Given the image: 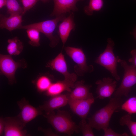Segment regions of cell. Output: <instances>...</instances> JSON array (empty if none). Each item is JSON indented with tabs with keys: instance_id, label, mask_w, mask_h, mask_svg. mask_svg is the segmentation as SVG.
Masks as SVG:
<instances>
[{
	"instance_id": "cell-24",
	"label": "cell",
	"mask_w": 136,
	"mask_h": 136,
	"mask_svg": "<svg viewBox=\"0 0 136 136\" xmlns=\"http://www.w3.org/2000/svg\"><path fill=\"white\" fill-rule=\"evenodd\" d=\"M120 108L130 115L136 113V96L130 97L123 103Z\"/></svg>"
},
{
	"instance_id": "cell-12",
	"label": "cell",
	"mask_w": 136,
	"mask_h": 136,
	"mask_svg": "<svg viewBox=\"0 0 136 136\" xmlns=\"http://www.w3.org/2000/svg\"><path fill=\"white\" fill-rule=\"evenodd\" d=\"M116 80L109 77H104L96 82L97 85L96 93L97 97L103 99L111 97L116 90Z\"/></svg>"
},
{
	"instance_id": "cell-22",
	"label": "cell",
	"mask_w": 136,
	"mask_h": 136,
	"mask_svg": "<svg viewBox=\"0 0 136 136\" xmlns=\"http://www.w3.org/2000/svg\"><path fill=\"white\" fill-rule=\"evenodd\" d=\"M104 5L103 0H90L88 5L84 8V11L87 15H92L94 11L100 10Z\"/></svg>"
},
{
	"instance_id": "cell-1",
	"label": "cell",
	"mask_w": 136,
	"mask_h": 136,
	"mask_svg": "<svg viewBox=\"0 0 136 136\" xmlns=\"http://www.w3.org/2000/svg\"><path fill=\"white\" fill-rule=\"evenodd\" d=\"M122 103L121 97L111 98L106 105L88 118V123L93 128L99 131L109 127L112 115L117 110L120 108Z\"/></svg>"
},
{
	"instance_id": "cell-30",
	"label": "cell",
	"mask_w": 136,
	"mask_h": 136,
	"mask_svg": "<svg viewBox=\"0 0 136 136\" xmlns=\"http://www.w3.org/2000/svg\"><path fill=\"white\" fill-rule=\"evenodd\" d=\"M4 118L1 117L0 118V136H2L4 135Z\"/></svg>"
},
{
	"instance_id": "cell-10",
	"label": "cell",
	"mask_w": 136,
	"mask_h": 136,
	"mask_svg": "<svg viewBox=\"0 0 136 136\" xmlns=\"http://www.w3.org/2000/svg\"><path fill=\"white\" fill-rule=\"evenodd\" d=\"M5 136H25L27 131L24 129L25 126L17 116L4 118Z\"/></svg>"
},
{
	"instance_id": "cell-13",
	"label": "cell",
	"mask_w": 136,
	"mask_h": 136,
	"mask_svg": "<svg viewBox=\"0 0 136 136\" xmlns=\"http://www.w3.org/2000/svg\"><path fill=\"white\" fill-rule=\"evenodd\" d=\"M69 99L68 94H61L51 97L39 107L46 112H51L66 105L68 103Z\"/></svg>"
},
{
	"instance_id": "cell-11",
	"label": "cell",
	"mask_w": 136,
	"mask_h": 136,
	"mask_svg": "<svg viewBox=\"0 0 136 136\" xmlns=\"http://www.w3.org/2000/svg\"><path fill=\"white\" fill-rule=\"evenodd\" d=\"M94 100L93 95L83 99H76L69 98L68 104L74 113L82 119H85Z\"/></svg>"
},
{
	"instance_id": "cell-20",
	"label": "cell",
	"mask_w": 136,
	"mask_h": 136,
	"mask_svg": "<svg viewBox=\"0 0 136 136\" xmlns=\"http://www.w3.org/2000/svg\"><path fill=\"white\" fill-rule=\"evenodd\" d=\"M52 83L51 79L48 76L43 75L37 79L35 85L38 91L42 93L46 92Z\"/></svg>"
},
{
	"instance_id": "cell-27",
	"label": "cell",
	"mask_w": 136,
	"mask_h": 136,
	"mask_svg": "<svg viewBox=\"0 0 136 136\" xmlns=\"http://www.w3.org/2000/svg\"><path fill=\"white\" fill-rule=\"evenodd\" d=\"M39 0H21L23 6L24 15L26 12L32 8Z\"/></svg>"
},
{
	"instance_id": "cell-16",
	"label": "cell",
	"mask_w": 136,
	"mask_h": 136,
	"mask_svg": "<svg viewBox=\"0 0 136 136\" xmlns=\"http://www.w3.org/2000/svg\"><path fill=\"white\" fill-rule=\"evenodd\" d=\"M91 86L84 84L83 80L76 82L74 89L68 94L69 98L76 99H83L88 98L92 95L90 92Z\"/></svg>"
},
{
	"instance_id": "cell-9",
	"label": "cell",
	"mask_w": 136,
	"mask_h": 136,
	"mask_svg": "<svg viewBox=\"0 0 136 136\" xmlns=\"http://www.w3.org/2000/svg\"><path fill=\"white\" fill-rule=\"evenodd\" d=\"M20 112L17 116L25 125L38 116L42 114V110L30 105L25 98L18 101Z\"/></svg>"
},
{
	"instance_id": "cell-5",
	"label": "cell",
	"mask_w": 136,
	"mask_h": 136,
	"mask_svg": "<svg viewBox=\"0 0 136 136\" xmlns=\"http://www.w3.org/2000/svg\"><path fill=\"white\" fill-rule=\"evenodd\" d=\"M65 18L64 14L57 16L55 18L25 25H22L19 29H27L33 28L44 34L50 41V46L54 47L57 44L59 39L53 36V33L58 23Z\"/></svg>"
},
{
	"instance_id": "cell-23",
	"label": "cell",
	"mask_w": 136,
	"mask_h": 136,
	"mask_svg": "<svg viewBox=\"0 0 136 136\" xmlns=\"http://www.w3.org/2000/svg\"><path fill=\"white\" fill-rule=\"evenodd\" d=\"M131 115L128 114L121 117L119 123L122 126H126L132 135L136 136V121L132 120Z\"/></svg>"
},
{
	"instance_id": "cell-21",
	"label": "cell",
	"mask_w": 136,
	"mask_h": 136,
	"mask_svg": "<svg viewBox=\"0 0 136 136\" xmlns=\"http://www.w3.org/2000/svg\"><path fill=\"white\" fill-rule=\"evenodd\" d=\"M6 6L7 8V13L10 15H23V9L17 0H6Z\"/></svg>"
},
{
	"instance_id": "cell-2",
	"label": "cell",
	"mask_w": 136,
	"mask_h": 136,
	"mask_svg": "<svg viewBox=\"0 0 136 136\" xmlns=\"http://www.w3.org/2000/svg\"><path fill=\"white\" fill-rule=\"evenodd\" d=\"M44 116L48 122L57 132L71 135L74 132H79V126L72 120L67 112L58 110L56 113L54 111L46 112Z\"/></svg>"
},
{
	"instance_id": "cell-14",
	"label": "cell",
	"mask_w": 136,
	"mask_h": 136,
	"mask_svg": "<svg viewBox=\"0 0 136 136\" xmlns=\"http://www.w3.org/2000/svg\"><path fill=\"white\" fill-rule=\"evenodd\" d=\"M54 7L53 10L51 14V16H56L57 17L71 11L77 10L76 4L78 1L82 0H53Z\"/></svg>"
},
{
	"instance_id": "cell-28",
	"label": "cell",
	"mask_w": 136,
	"mask_h": 136,
	"mask_svg": "<svg viewBox=\"0 0 136 136\" xmlns=\"http://www.w3.org/2000/svg\"><path fill=\"white\" fill-rule=\"evenodd\" d=\"M104 136H127L128 134L126 133L120 134L116 133L109 127L103 130Z\"/></svg>"
},
{
	"instance_id": "cell-8",
	"label": "cell",
	"mask_w": 136,
	"mask_h": 136,
	"mask_svg": "<svg viewBox=\"0 0 136 136\" xmlns=\"http://www.w3.org/2000/svg\"><path fill=\"white\" fill-rule=\"evenodd\" d=\"M46 67L61 73L64 76L65 80L73 83L76 82L77 79L76 75L68 72L66 62L62 52L60 53L54 59L48 62Z\"/></svg>"
},
{
	"instance_id": "cell-6",
	"label": "cell",
	"mask_w": 136,
	"mask_h": 136,
	"mask_svg": "<svg viewBox=\"0 0 136 136\" xmlns=\"http://www.w3.org/2000/svg\"><path fill=\"white\" fill-rule=\"evenodd\" d=\"M27 66L26 62L23 59L16 61L9 55L0 54L1 74L6 77L10 84H13L16 82L15 74L17 69L20 68H25Z\"/></svg>"
},
{
	"instance_id": "cell-19",
	"label": "cell",
	"mask_w": 136,
	"mask_h": 136,
	"mask_svg": "<svg viewBox=\"0 0 136 136\" xmlns=\"http://www.w3.org/2000/svg\"><path fill=\"white\" fill-rule=\"evenodd\" d=\"M7 42V50L9 55H18L22 52L23 48V43L17 37L9 39Z\"/></svg>"
},
{
	"instance_id": "cell-33",
	"label": "cell",
	"mask_w": 136,
	"mask_h": 136,
	"mask_svg": "<svg viewBox=\"0 0 136 136\" xmlns=\"http://www.w3.org/2000/svg\"><path fill=\"white\" fill-rule=\"evenodd\" d=\"M40 0L43 2H47L49 0Z\"/></svg>"
},
{
	"instance_id": "cell-17",
	"label": "cell",
	"mask_w": 136,
	"mask_h": 136,
	"mask_svg": "<svg viewBox=\"0 0 136 136\" xmlns=\"http://www.w3.org/2000/svg\"><path fill=\"white\" fill-rule=\"evenodd\" d=\"M75 83H73L64 80L52 83L48 89L45 92L47 96H53L58 95L65 91L71 92V88H74Z\"/></svg>"
},
{
	"instance_id": "cell-4",
	"label": "cell",
	"mask_w": 136,
	"mask_h": 136,
	"mask_svg": "<svg viewBox=\"0 0 136 136\" xmlns=\"http://www.w3.org/2000/svg\"><path fill=\"white\" fill-rule=\"evenodd\" d=\"M124 70L123 78L119 87L114 93V97H127L131 87L136 84V68L129 65L126 61L120 59L118 61Z\"/></svg>"
},
{
	"instance_id": "cell-26",
	"label": "cell",
	"mask_w": 136,
	"mask_h": 136,
	"mask_svg": "<svg viewBox=\"0 0 136 136\" xmlns=\"http://www.w3.org/2000/svg\"><path fill=\"white\" fill-rule=\"evenodd\" d=\"M78 126L83 136L95 135L93 131V128L89 123H87L85 119H82Z\"/></svg>"
},
{
	"instance_id": "cell-7",
	"label": "cell",
	"mask_w": 136,
	"mask_h": 136,
	"mask_svg": "<svg viewBox=\"0 0 136 136\" xmlns=\"http://www.w3.org/2000/svg\"><path fill=\"white\" fill-rule=\"evenodd\" d=\"M64 49L67 54L76 64L74 70L78 75L82 76L85 73L93 71V66L87 65L85 55L81 48L67 46Z\"/></svg>"
},
{
	"instance_id": "cell-18",
	"label": "cell",
	"mask_w": 136,
	"mask_h": 136,
	"mask_svg": "<svg viewBox=\"0 0 136 136\" xmlns=\"http://www.w3.org/2000/svg\"><path fill=\"white\" fill-rule=\"evenodd\" d=\"M22 15L14 14L10 15L7 17H2L0 21L1 28L5 29L10 31L19 29L22 25Z\"/></svg>"
},
{
	"instance_id": "cell-15",
	"label": "cell",
	"mask_w": 136,
	"mask_h": 136,
	"mask_svg": "<svg viewBox=\"0 0 136 136\" xmlns=\"http://www.w3.org/2000/svg\"><path fill=\"white\" fill-rule=\"evenodd\" d=\"M74 16L73 12H71L59 25L58 33L63 46L66 43L71 31L75 29V25L74 21Z\"/></svg>"
},
{
	"instance_id": "cell-31",
	"label": "cell",
	"mask_w": 136,
	"mask_h": 136,
	"mask_svg": "<svg viewBox=\"0 0 136 136\" xmlns=\"http://www.w3.org/2000/svg\"><path fill=\"white\" fill-rule=\"evenodd\" d=\"M6 0H0V8H2L4 6L6 5Z\"/></svg>"
},
{
	"instance_id": "cell-25",
	"label": "cell",
	"mask_w": 136,
	"mask_h": 136,
	"mask_svg": "<svg viewBox=\"0 0 136 136\" xmlns=\"http://www.w3.org/2000/svg\"><path fill=\"white\" fill-rule=\"evenodd\" d=\"M26 32L29 39V43L31 46L38 47L40 45V32L33 28L27 29Z\"/></svg>"
},
{
	"instance_id": "cell-29",
	"label": "cell",
	"mask_w": 136,
	"mask_h": 136,
	"mask_svg": "<svg viewBox=\"0 0 136 136\" xmlns=\"http://www.w3.org/2000/svg\"><path fill=\"white\" fill-rule=\"evenodd\" d=\"M130 53L132 57L129 59L128 61L136 68V49L132 50Z\"/></svg>"
},
{
	"instance_id": "cell-3",
	"label": "cell",
	"mask_w": 136,
	"mask_h": 136,
	"mask_svg": "<svg viewBox=\"0 0 136 136\" xmlns=\"http://www.w3.org/2000/svg\"><path fill=\"white\" fill-rule=\"evenodd\" d=\"M106 47L103 52L96 59L95 62L103 66L108 70L116 81H119L120 77L118 74L117 67L120 59L116 57L113 50L115 43L110 38L107 39Z\"/></svg>"
},
{
	"instance_id": "cell-32",
	"label": "cell",
	"mask_w": 136,
	"mask_h": 136,
	"mask_svg": "<svg viewBox=\"0 0 136 136\" xmlns=\"http://www.w3.org/2000/svg\"><path fill=\"white\" fill-rule=\"evenodd\" d=\"M132 34L136 39V26L132 33Z\"/></svg>"
}]
</instances>
